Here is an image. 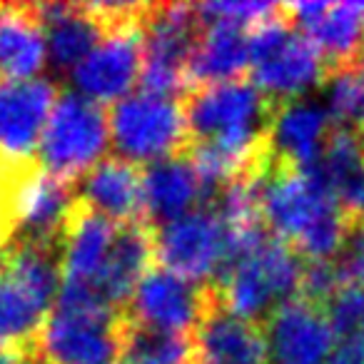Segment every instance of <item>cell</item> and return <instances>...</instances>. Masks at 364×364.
Instances as JSON below:
<instances>
[{"mask_svg":"<svg viewBox=\"0 0 364 364\" xmlns=\"http://www.w3.org/2000/svg\"><path fill=\"white\" fill-rule=\"evenodd\" d=\"M50 309L43 307L33 292L0 264V344L28 352L33 349Z\"/></svg>","mask_w":364,"mask_h":364,"instance_id":"44dd1931","label":"cell"},{"mask_svg":"<svg viewBox=\"0 0 364 364\" xmlns=\"http://www.w3.org/2000/svg\"><path fill=\"white\" fill-rule=\"evenodd\" d=\"M13 364H41V362H38L36 354L28 349V352H18V357H16V362H13Z\"/></svg>","mask_w":364,"mask_h":364,"instance_id":"4316f807","label":"cell"},{"mask_svg":"<svg viewBox=\"0 0 364 364\" xmlns=\"http://www.w3.org/2000/svg\"><path fill=\"white\" fill-rule=\"evenodd\" d=\"M16 357H18L16 349L6 347V344H0V364H13V362H16Z\"/></svg>","mask_w":364,"mask_h":364,"instance_id":"484cf974","label":"cell"},{"mask_svg":"<svg viewBox=\"0 0 364 364\" xmlns=\"http://www.w3.org/2000/svg\"><path fill=\"white\" fill-rule=\"evenodd\" d=\"M327 110L337 127L364 137V73L357 65L327 75Z\"/></svg>","mask_w":364,"mask_h":364,"instance_id":"603a6c76","label":"cell"},{"mask_svg":"<svg viewBox=\"0 0 364 364\" xmlns=\"http://www.w3.org/2000/svg\"><path fill=\"white\" fill-rule=\"evenodd\" d=\"M332 364H364V337L354 342H342V347L334 352Z\"/></svg>","mask_w":364,"mask_h":364,"instance_id":"d4e9b609","label":"cell"},{"mask_svg":"<svg viewBox=\"0 0 364 364\" xmlns=\"http://www.w3.org/2000/svg\"><path fill=\"white\" fill-rule=\"evenodd\" d=\"M210 299V284H193L165 267H152L137 284L125 314L137 324L195 337Z\"/></svg>","mask_w":364,"mask_h":364,"instance_id":"ba28073f","label":"cell"},{"mask_svg":"<svg viewBox=\"0 0 364 364\" xmlns=\"http://www.w3.org/2000/svg\"><path fill=\"white\" fill-rule=\"evenodd\" d=\"M41 3H0V80H28L46 68Z\"/></svg>","mask_w":364,"mask_h":364,"instance_id":"ac0fdd59","label":"cell"},{"mask_svg":"<svg viewBox=\"0 0 364 364\" xmlns=\"http://www.w3.org/2000/svg\"><path fill=\"white\" fill-rule=\"evenodd\" d=\"M41 18L50 63L63 73L75 70L107 36L85 3H43Z\"/></svg>","mask_w":364,"mask_h":364,"instance_id":"d6986e66","label":"cell"},{"mask_svg":"<svg viewBox=\"0 0 364 364\" xmlns=\"http://www.w3.org/2000/svg\"><path fill=\"white\" fill-rule=\"evenodd\" d=\"M250 36L252 33L232 23L205 21V33L190 60V90L242 80V73L252 63Z\"/></svg>","mask_w":364,"mask_h":364,"instance_id":"ffe728a7","label":"cell"},{"mask_svg":"<svg viewBox=\"0 0 364 364\" xmlns=\"http://www.w3.org/2000/svg\"><path fill=\"white\" fill-rule=\"evenodd\" d=\"M122 317L97 299L58 294L31 352L41 364H117Z\"/></svg>","mask_w":364,"mask_h":364,"instance_id":"7a4b0ae2","label":"cell"},{"mask_svg":"<svg viewBox=\"0 0 364 364\" xmlns=\"http://www.w3.org/2000/svg\"><path fill=\"white\" fill-rule=\"evenodd\" d=\"M289 21L322 53L327 70L357 65L364 50V16L357 3H292L284 6Z\"/></svg>","mask_w":364,"mask_h":364,"instance_id":"7c38bea8","label":"cell"},{"mask_svg":"<svg viewBox=\"0 0 364 364\" xmlns=\"http://www.w3.org/2000/svg\"><path fill=\"white\" fill-rule=\"evenodd\" d=\"M334 127L329 110L319 102L307 97L279 102L269 125V155L304 172L319 162Z\"/></svg>","mask_w":364,"mask_h":364,"instance_id":"4fadbf2b","label":"cell"},{"mask_svg":"<svg viewBox=\"0 0 364 364\" xmlns=\"http://www.w3.org/2000/svg\"><path fill=\"white\" fill-rule=\"evenodd\" d=\"M272 364H324L334 349V332L324 309L297 297L267 319Z\"/></svg>","mask_w":364,"mask_h":364,"instance_id":"5bb4252c","label":"cell"},{"mask_svg":"<svg viewBox=\"0 0 364 364\" xmlns=\"http://www.w3.org/2000/svg\"><path fill=\"white\" fill-rule=\"evenodd\" d=\"M250 50L252 82L274 102L297 100L329 75L322 53L289 21L284 6L272 21L255 28Z\"/></svg>","mask_w":364,"mask_h":364,"instance_id":"3957f363","label":"cell"},{"mask_svg":"<svg viewBox=\"0 0 364 364\" xmlns=\"http://www.w3.org/2000/svg\"><path fill=\"white\" fill-rule=\"evenodd\" d=\"M142 73V26L110 31L100 46L73 70L82 97L105 105L122 97Z\"/></svg>","mask_w":364,"mask_h":364,"instance_id":"8fae6325","label":"cell"},{"mask_svg":"<svg viewBox=\"0 0 364 364\" xmlns=\"http://www.w3.org/2000/svg\"><path fill=\"white\" fill-rule=\"evenodd\" d=\"M195 337L137 324L125 314L120 329L117 364H198Z\"/></svg>","mask_w":364,"mask_h":364,"instance_id":"7402d4cb","label":"cell"},{"mask_svg":"<svg viewBox=\"0 0 364 364\" xmlns=\"http://www.w3.org/2000/svg\"><path fill=\"white\" fill-rule=\"evenodd\" d=\"M110 137V117L102 105L68 92L60 95L48 120L38 160L50 175L77 185L102 162Z\"/></svg>","mask_w":364,"mask_h":364,"instance_id":"8992f818","label":"cell"},{"mask_svg":"<svg viewBox=\"0 0 364 364\" xmlns=\"http://www.w3.org/2000/svg\"><path fill=\"white\" fill-rule=\"evenodd\" d=\"M80 200L117 225L147 223L145 172L125 157H107L82 177Z\"/></svg>","mask_w":364,"mask_h":364,"instance_id":"9a60e30c","label":"cell"},{"mask_svg":"<svg viewBox=\"0 0 364 364\" xmlns=\"http://www.w3.org/2000/svg\"><path fill=\"white\" fill-rule=\"evenodd\" d=\"M110 135L117 157H125L135 165H155L190 152L185 105L152 92L125 97L112 107Z\"/></svg>","mask_w":364,"mask_h":364,"instance_id":"5b68a950","label":"cell"},{"mask_svg":"<svg viewBox=\"0 0 364 364\" xmlns=\"http://www.w3.org/2000/svg\"><path fill=\"white\" fill-rule=\"evenodd\" d=\"M312 172L354 225H364V137L334 127Z\"/></svg>","mask_w":364,"mask_h":364,"instance_id":"e0dca14e","label":"cell"},{"mask_svg":"<svg viewBox=\"0 0 364 364\" xmlns=\"http://www.w3.org/2000/svg\"><path fill=\"white\" fill-rule=\"evenodd\" d=\"M205 33L200 6L150 3L142 18V92L188 95L190 60Z\"/></svg>","mask_w":364,"mask_h":364,"instance_id":"277c9868","label":"cell"},{"mask_svg":"<svg viewBox=\"0 0 364 364\" xmlns=\"http://www.w3.org/2000/svg\"><path fill=\"white\" fill-rule=\"evenodd\" d=\"M58 100V85L50 80H0V157L38 160Z\"/></svg>","mask_w":364,"mask_h":364,"instance_id":"9c48e42d","label":"cell"},{"mask_svg":"<svg viewBox=\"0 0 364 364\" xmlns=\"http://www.w3.org/2000/svg\"><path fill=\"white\" fill-rule=\"evenodd\" d=\"M155 250L162 267L193 284H218L232 257V232L213 208L155 228Z\"/></svg>","mask_w":364,"mask_h":364,"instance_id":"52a82bcc","label":"cell"},{"mask_svg":"<svg viewBox=\"0 0 364 364\" xmlns=\"http://www.w3.org/2000/svg\"><path fill=\"white\" fill-rule=\"evenodd\" d=\"M357 68L364 73V50H362V55H359V60H357Z\"/></svg>","mask_w":364,"mask_h":364,"instance_id":"83f0119b","label":"cell"},{"mask_svg":"<svg viewBox=\"0 0 364 364\" xmlns=\"http://www.w3.org/2000/svg\"><path fill=\"white\" fill-rule=\"evenodd\" d=\"M198 364H205V362H198Z\"/></svg>","mask_w":364,"mask_h":364,"instance_id":"f1b7e54d","label":"cell"},{"mask_svg":"<svg viewBox=\"0 0 364 364\" xmlns=\"http://www.w3.org/2000/svg\"><path fill=\"white\" fill-rule=\"evenodd\" d=\"M324 317L334 337L354 342L364 337V284H342L332 299L324 304Z\"/></svg>","mask_w":364,"mask_h":364,"instance_id":"cb8c5ba5","label":"cell"},{"mask_svg":"<svg viewBox=\"0 0 364 364\" xmlns=\"http://www.w3.org/2000/svg\"><path fill=\"white\" fill-rule=\"evenodd\" d=\"M198 359L205 364H272L267 324L230 312L218 284H210V299L195 332Z\"/></svg>","mask_w":364,"mask_h":364,"instance_id":"30bf717a","label":"cell"},{"mask_svg":"<svg viewBox=\"0 0 364 364\" xmlns=\"http://www.w3.org/2000/svg\"><path fill=\"white\" fill-rule=\"evenodd\" d=\"M257 188L267 230L307 262L337 259L357 230L312 172L274 162L272 155L259 172Z\"/></svg>","mask_w":364,"mask_h":364,"instance_id":"6da1fadb","label":"cell"},{"mask_svg":"<svg viewBox=\"0 0 364 364\" xmlns=\"http://www.w3.org/2000/svg\"><path fill=\"white\" fill-rule=\"evenodd\" d=\"M208 205V190L190 155L170 157L145 170V215L152 228Z\"/></svg>","mask_w":364,"mask_h":364,"instance_id":"2e32d148","label":"cell"}]
</instances>
